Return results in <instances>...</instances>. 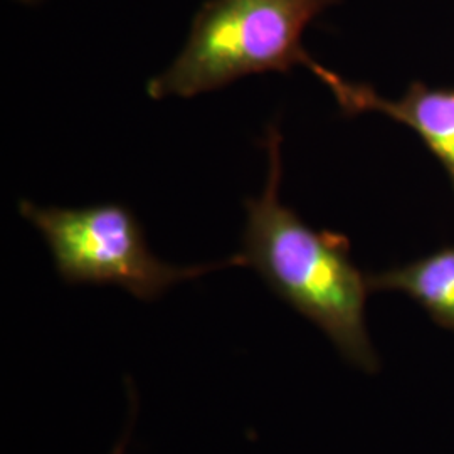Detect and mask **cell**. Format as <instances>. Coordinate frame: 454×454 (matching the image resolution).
Wrapping results in <instances>:
<instances>
[{
    "label": "cell",
    "mask_w": 454,
    "mask_h": 454,
    "mask_svg": "<svg viewBox=\"0 0 454 454\" xmlns=\"http://www.w3.org/2000/svg\"><path fill=\"white\" fill-rule=\"evenodd\" d=\"M268 179L258 197L244 200L246 226L239 258L266 281L271 292L317 325L341 357L365 373H375V352L365 303L367 275L350 258L345 236L309 226L279 199L281 133L275 123L264 137Z\"/></svg>",
    "instance_id": "cell-1"
},
{
    "label": "cell",
    "mask_w": 454,
    "mask_h": 454,
    "mask_svg": "<svg viewBox=\"0 0 454 454\" xmlns=\"http://www.w3.org/2000/svg\"><path fill=\"white\" fill-rule=\"evenodd\" d=\"M340 0H206L189 37L163 73L146 82L152 99L192 98L224 88L244 76L288 73L320 63L303 46V34Z\"/></svg>",
    "instance_id": "cell-2"
},
{
    "label": "cell",
    "mask_w": 454,
    "mask_h": 454,
    "mask_svg": "<svg viewBox=\"0 0 454 454\" xmlns=\"http://www.w3.org/2000/svg\"><path fill=\"white\" fill-rule=\"evenodd\" d=\"M19 212L43 234L58 275L71 285H114L138 300L152 301L180 281L243 266L239 254L197 266L159 260L150 251L135 214L118 202L46 207L20 200Z\"/></svg>",
    "instance_id": "cell-3"
},
{
    "label": "cell",
    "mask_w": 454,
    "mask_h": 454,
    "mask_svg": "<svg viewBox=\"0 0 454 454\" xmlns=\"http://www.w3.org/2000/svg\"><path fill=\"white\" fill-rule=\"evenodd\" d=\"M332 91L341 112L386 114L414 131L446 170L454 191V88H431L414 82L397 99L380 97L371 84L343 80L324 67L318 76Z\"/></svg>",
    "instance_id": "cell-4"
},
{
    "label": "cell",
    "mask_w": 454,
    "mask_h": 454,
    "mask_svg": "<svg viewBox=\"0 0 454 454\" xmlns=\"http://www.w3.org/2000/svg\"><path fill=\"white\" fill-rule=\"evenodd\" d=\"M371 292L403 293L434 324L454 333V246L380 273L367 275Z\"/></svg>",
    "instance_id": "cell-5"
},
{
    "label": "cell",
    "mask_w": 454,
    "mask_h": 454,
    "mask_svg": "<svg viewBox=\"0 0 454 454\" xmlns=\"http://www.w3.org/2000/svg\"><path fill=\"white\" fill-rule=\"evenodd\" d=\"M127 442H129V431H127V434H125L123 438L120 439V442L114 446V453L112 454L125 453V446H127Z\"/></svg>",
    "instance_id": "cell-6"
},
{
    "label": "cell",
    "mask_w": 454,
    "mask_h": 454,
    "mask_svg": "<svg viewBox=\"0 0 454 454\" xmlns=\"http://www.w3.org/2000/svg\"><path fill=\"white\" fill-rule=\"evenodd\" d=\"M17 2H22V4H27V5H33V4H37V2H41V0H17Z\"/></svg>",
    "instance_id": "cell-7"
}]
</instances>
